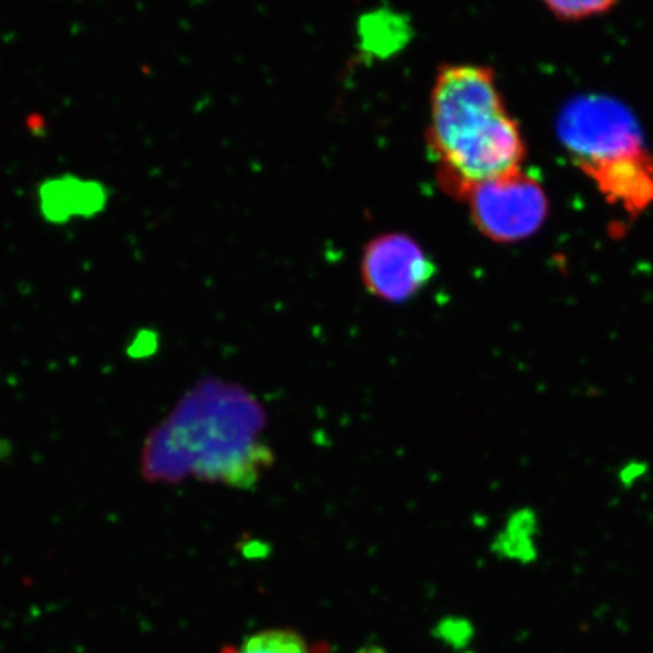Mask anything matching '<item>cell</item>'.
<instances>
[{"mask_svg": "<svg viewBox=\"0 0 653 653\" xmlns=\"http://www.w3.org/2000/svg\"><path fill=\"white\" fill-rule=\"evenodd\" d=\"M267 424L266 408L246 388L205 379L148 434L143 477L160 485L197 478L248 489L274 463L262 439Z\"/></svg>", "mask_w": 653, "mask_h": 653, "instance_id": "cell-1", "label": "cell"}, {"mask_svg": "<svg viewBox=\"0 0 653 653\" xmlns=\"http://www.w3.org/2000/svg\"><path fill=\"white\" fill-rule=\"evenodd\" d=\"M427 147L439 185L462 198L473 186L522 169L525 144L495 74L481 65H445L429 96Z\"/></svg>", "mask_w": 653, "mask_h": 653, "instance_id": "cell-2", "label": "cell"}, {"mask_svg": "<svg viewBox=\"0 0 653 653\" xmlns=\"http://www.w3.org/2000/svg\"><path fill=\"white\" fill-rule=\"evenodd\" d=\"M558 139L611 204L639 214L653 204V156L636 118L605 96L573 99L558 115Z\"/></svg>", "mask_w": 653, "mask_h": 653, "instance_id": "cell-3", "label": "cell"}, {"mask_svg": "<svg viewBox=\"0 0 653 653\" xmlns=\"http://www.w3.org/2000/svg\"><path fill=\"white\" fill-rule=\"evenodd\" d=\"M474 226L494 242L512 243L532 237L548 217L543 186L522 169L483 182L463 194Z\"/></svg>", "mask_w": 653, "mask_h": 653, "instance_id": "cell-4", "label": "cell"}, {"mask_svg": "<svg viewBox=\"0 0 653 653\" xmlns=\"http://www.w3.org/2000/svg\"><path fill=\"white\" fill-rule=\"evenodd\" d=\"M361 272L366 291L375 299L404 304L432 282L436 263L411 235L391 231L366 243Z\"/></svg>", "mask_w": 653, "mask_h": 653, "instance_id": "cell-5", "label": "cell"}, {"mask_svg": "<svg viewBox=\"0 0 653 653\" xmlns=\"http://www.w3.org/2000/svg\"><path fill=\"white\" fill-rule=\"evenodd\" d=\"M105 186L94 180L65 176L45 182L40 188V206L48 220L62 222L69 218L90 217L105 208Z\"/></svg>", "mask_w": 653, "mask_h": 653, "instance_id": "cell-6", "label": "cell"}, {"mask_svg": "<svg viewBox=\"0 0 653 653\" xmlns=\"http://www.w3.org/2000/svg\"><path fill=\"white\" fill-rule=\"evenodd\" d=\"M229 653H312L303 636L291 630H266L247 636Z\"/></svg>", "mask_w": 653, "mask_h": 653, "instance_id": "cell-7", "label": "cell"}, {"mask_svg": "<svg viewBox=\"0 0 653 653\" xmlns=\"http://www.w3.org/2000/svg\"><path fill=\"white\" fill-rule=\"evenodd\" d=\"M543 2L560 18L585 19L609 11L615 0H543Z\"/></svg>", "mask_w": 653, "mask_h": 653, "instance_id": "cell-8", "label": "cell"}, {"mask_svg": "<svg viewBox=\"0 0 653 653\" xmlns=\"http://www.w3.org/2000/svg\"><path fill=\"white\" fill-rule=\"evenodd\" d=\"M357 653H386V651H383V649L379 646H366L361 649Z\"/></svg>", "mask_w": 653, "mask_h": 653, "instance_id": "cell-9", "label": "cell"}]
</instances>
